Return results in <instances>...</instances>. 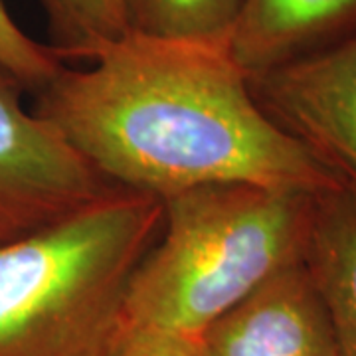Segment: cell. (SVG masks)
<instances>
[{"label":"cell","instance_id":"cell-6","mask_svg":"<svg viewBox=\"0 0 356 356\" xmlns=\"http://www.w3.org/2000/svg\"><path fill=\"white\" fill-rule=\"evenodd\" d=\"M192 341L198 356H339L303 261L269 277Z\"/></svg>","mask_w":356,"mask_h":356},{"label":"cell","instance_id":"cell-10","mask_svg":"<svg viewBox=\"0 0 356 356\" xmlns=\"http://www.w3.org/2000/svg\"><path fill=\"white\" fill-rule=\"evenodd\" d=\"M48 46L62 62L91 64L129 34L121 0H38Z\"/></svg>","mask_w":356,"mask_h":356},{"label":"cell","instance_id":"cell-2","mask_svg":"<svg viewBox=\"0 0 356 356\" xmlns=\"http://www.w3.org/2000/svg\"><path fill=\"white\" fill-rule=\"evenodd\" d=\"M163 200L117 186L0 243V356H109L127 291L163 232Z\"/></svg>","mask_w":356,"mask_h":356},{"label":"cell","instance_id":"cell-1","mask_svg":"<svg viewBox=\"0 0 356 356\" xmlns=\"http://www.w3.org/2000/svg\"><path fill=\"white\" fill-rule=\"evenodd\" d=\"M34 95V111L121 188L165 198L218 182L313 194L343 186L259 107L226 44L129 32Z\"/></svg>","mask_w":356,"mask_h":356},{"label":"cell","instance_id":"cell-7","mask_svg":"<svg viewBox=\"0 0 356 356\" xmlns=\"http://www.w3.org/2000/svg\"><path fill=\"white\" fill-rule=\"evenodd\" d=\"M356 34V0H243L229 54L248 77L329 50Z\"/></svg>","mask_w":356,"mask_h":356},{"label":"cell","instance_id":"cell-4","mask_svg":"<svg viewBox=\"0 0 356 356\" xmlns=\"http://www.w3.org/2000/svg\"><path fill=\"white\" fill-rule=\"evenodd\" d=\"M26 88L0 65V243L95 202L117 188L24 105Z\"/></svg>","mask_w":356,"mask_h":356},{"label":"cell","instance_id":"cell-9","mask_svg":"<svg viewBox=\"0 0 356 356\" xmlns=\"http://www.w3.org/2000/svg\"><path fill=\"white\" fill-rule=\"evenodd\" d=\"M131 34L196 44H226L243 0H121Z\"/></svg>","mask_w":356,"mask_h":356},{"label":"cell","instance_id":"cell-8","mask_svg":"<svg viewBox=\"0 0 356 356\" xmlns=\"http://www.w3.org/2000/svg\"><path fill=\"white\" fill-rule=\"evenodd\" d=\"M303 264L313 280L339 356H356V194L346 186L318 192Z\"/></svg>","mask_w":356,"mask_h":356},{"label":"cell","instance_id":"cell-3","mask_svg":"<svg viewBox=\"0 0 356 356\" xmlns=\"http://www.w3.org/2000/svg\"><path fill=\"white\" fill-rule=\"evenodd\" d=\"M317 194L218 182L161 198L163 232L129 283V325L194 339L303 261Z\"/></svg>","mask_w":356,"mask_h":356},{"label":"cell","instance_id":"cell-11","mask_svg":"<svg viewBox=\"0 0 356 356\" xmlns=\"http://www.w3.org/2000/svg\"><path fill=\"white\" fill-rule=\"evenodd\" d=\"M0 65L18 77L30 93H38L60 74L64 62L48 44L30 38L0 0Z\"/></svg>","mask_w":356,"mask_h":356},{"label":"cell","instance_id":"cell-12","mask_svg":"<svg viewBox=\"0 0 356 356\" xmlns=\"http://www.w3.org/2000/svg\"><path fill=\"white\" fill-rule=\"evenodd\" d=\"M109 356H198V353L188 337L127 325Z\"/></svg>","mask_w":356,"mask_h":356},{"label":"cell","instance_id":"cell-5","mask_svg":"<svg viewBox=\"0 0 356 356\" xmlns=\"http://www.w3.org/2000/svg\"><path fill=\"white\" fill-rule=\"evenodd\" d=\"M259 107L356 194V34L250 77Z\"/></svg>","mask_w":356,"mask_h":356}]
</instances>
